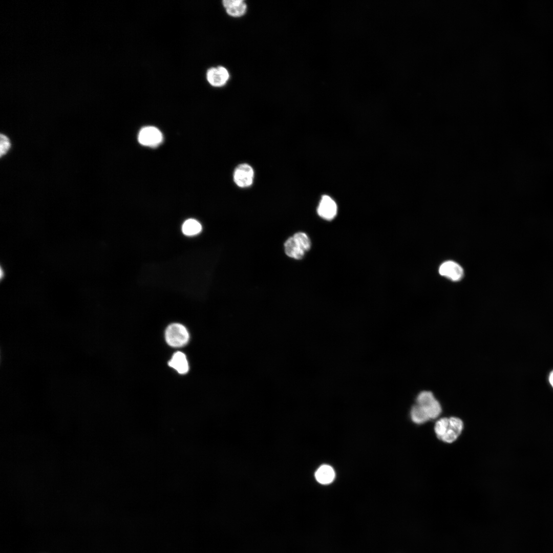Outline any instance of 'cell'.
Wrapping results in <instances>:
<instances>
[{
    "label": "cell",
    "instance_id": "16",
    "mask_svg": "<svg viewBox=\"0 0 553 553\" xmlns=\"http://www.w3.org/2000/svg\"><path fill=\"white\" fill-rule=\"evenodd\" d=\"M449 419L450 428L459 436L463 429V421L460 418L455 416L450 417Z\"/></svg>",
    "mask_w": 553,
    "mask_h": 553
},
{
    "label": "cell",
    "instance_id": "2",
    "mask_svg": "<svg viewBox=\"0 0 553 553\" xmlns=\"http://www.w3.org/2000/svg\"><path fill=\"white\" fill-rule=\"evenodd\" d=\"M167 343L173 347H181L186 345L189 340V334L182 325L174 323L169 325L165 333Z\"/></svg>",
    "mask_w": 553,
    "mask_h": 553
},
{
    "label": "cell",
    "instance_id": "19",
    "mask_svg": "<svg viewBox=\"0 0 553 553\" xmlns=\"http://www.w3.org/2000/svg\"><path fill=\"white\" fill-rule=\"evenodd\" d=\"M549 381H550V382L551 385L553 387V372H552L551 373L550 375Z\"/></svg>",
    "mask_w": 553,
    "mask_h": 553
},
{
    "label": "cell",
    "instance_id": "4",
    "mask_svg": "<svg viewBox=\"0 0 553 553\" xmlns=\"http://www.w3.org/2000/svg\"><path fill=\"white\" fill-rule=\"evenodd\" d=\"M253 169L248 164H241L234 171L233 180L236 184L240 187L244 188L250 186L253 182Z\"/></svg>",
    "mask_w": 553,
    "mask_h": 553
},
{
    "label": "cell",
    "instance_id": "12",
    "mask_svg": "<svg viewBox=\"0 0 553 553\" xmlns=\"http://www.w3.org/2000/svg\"><path fill=\"white\" fill-rule=\"evenodd\" d=\"M182 230L183 233L186 236H194L201 231L202 225L196 220L189 219L183 223Z\"/></svg>",
    "mask_w": 553,
    "mask_h": 553
},
{
    "label": "cell",
    "instance_id": "18",
    "mask_svg": "<svg viewBox=\"0 0 553 553\" xmlns=\"http://www.w3.org/2000/svg\"><path fill=\"white\" fill-rule=\"evenodd\" d=\"M10 147L9 139L4 135H1V156L5 154Z\"/></svg>",
    "mask_w": 553,
    "mask_h": 553
},
{
    "label": "cell",
    "instance_id": "17",
    "mask_svg": "<svg viewBox=\"0 0 553 553\" xmlns=\"http://www.w3.org/2000/svg\"><path fill=\"white\" fill-rule=\"evenodd\" d=\"M459 435L450 428L445 434L440 439L443 442L451 443L455 442L458 438Z\"/></svg>",
    "mask_w": 553,
    "mask_h": 553
},
{
    "label": "cell",
    "instance_id": "9",
    "mask_svg": "<svg viewBox=\"0 0 553 553\" xmlns=\"http://www.w3.org/2000/svg\"><path fill=\"white\" fill-rule=\"evenodd\" d=\"M168 364L180 374H185L188 371V364L186 356L181 352H176Z\"/></svg>",
    "mask_w": 553,
    "mask_h": 553
},
{
    "label": "cell",
    "instance_id": "6",
    "mask_svg": "<svg viewBox=\"0 0 553 553\" xmlns=\"http://www.w3.org/2000/svg\"><path fill=\"white\" fill-rule=\"evenodd\" d=\"M206 78L212 86L219 87L226 84L229 78V74L224 67H212L208 70Z\"/></svg>",
    "mask_w": 553,
    "mask_h": 553
},
{
    "label": "cell",
    "instance_id": "7",
    "mask_svg": "<svg viewBox=\"0 0 553 553\" xmlns=\"http://www.w3.org/2000/svg\"><path fill=\"white\" fill-rule=\"evenodd\" d=\"M439 273L441 275L445 276L453 281H457L462 277L463 270L455 262L447 261L440 266Z\"/></svg>",
    "mask_w": 553,
    "mask_h": 553
},
{
    "label": "cell",
    "instance_id": "15",
    "mask_svg": "<svg viewBox=\"0 0 553 553\" xmlns=\"http://www.w3.org/2000/svg\"><path fill=\"white\" fill-rule=\"evenodd\" d=\"M425 411L430 419H434L438 418L441 414L442 407L436 399Z\"/></svg>",
    "mask_w": 553,
    "mask_h": 553
},
{
    "label": "cell",
    "instance_id": "14",
    "mask_svg": "<svg viewBox=\"0 0 553 553\" xmlns=\"http://www.w3.org/2000/svg\"><path fill=\"white\" fill-rule=\"evenodd\" d=\"M449 429V419L448 417L439 419L434 426V432L438 439H440Z\"/></svg>",
    "mask_w": 553,
    "mask_h": 553
},
{
    "label": "cell",
    "instance_id": "3",
    "mask_svg": "<svg viewBox=\"0 0 553 553\" xmlns=\"http://www.w3.org/2000/svg\"><path fill=\"white\" fill-rule=\"evenodd\" d=\"M162 140L163 136L160 130L152 126L142 128L138 136L139 142L144 146H157L161 143Z\"/></svg>",
    "mask_w": 553,
    "mask_h": 553
},
{
    "label": "cell",
    "instance_id": "10",
    "mask_svg": "<svg viewBox=\"0 0 553 553\" xmlns=\"http://www.w3.org/2000/svg\"><path fill=\"white\" fill-rule=\"evenodd\" d=\"M335 472L330 465L324 464L316 470L315 473L316 480L321 484H328L331 483L335 478Z\"/></svg>",
    "mask_w": 553,
    "mask_h": 553
},
{
    "label": "cell",
    "instance_id": "5",
    "mask_svg": "<svg viewBox=\"0 0 553 553\" xmlns=\"http://www.w3.org/2000/svg\"><path fill=\"white\" fill-rule=\"evenodd\" d=\"M318 215L323 219L331 221L336 216L337 206L336 202L329 196L322 197L317 208Z\"/></svg>",
    "mask_w": 553,
    "mask_h": 553
},
{
    "label": "cell",
    "instance_id": "11",
    "mask_svg": "<svg viewBox=\"0 0 553 553\" xmlns=\"http://www.w3.org/2000/svg\"><path fill=\"white\" fill-rule=\"evenodd\" d=\"M410 417L412 421L417 424H423L430 420L426 411L416 403L411 409Z\"/></svg>",
    "mask_w": 553,
    "mask_h": 553
},
{
    "label": "cell",
    "instance_id": "1",
    "mask_svg": "<svg viewBox=\"0 0 553 553\" xmlns=\"http://www.w3.org/2000/svg\"><path fill=\"white\" fill-rule=\"evenodd\" d=\"M311 241L304 232H299L289 238L284 243L285 253L289 257L300 260L311 247Z\"/></svg>",
    "mask_w": 553,
    "mask_h": 553
},
{
    "label": "cell",
    "instance_id": "13",
    "mask_svg": "<svg viewBox=\"0 0 553 553\" xmlns=\"http://www.w3.org/2000/svg\"><path fill=\"white\" fill-rule=\"evenodd\" d=\"M436 399L432 392L422 391L418 394L416 402V404L426 410L431 405Z\"/></svg>",
    "mask_w": 553,
    "mask_h": 553
},
{
    "label": "cell",
    "instance_id": "8",
    "mask_svg": "<svg viewBox=\"0 0 553 553\" xmlns=\"http://www.w3.org/2000/svg\"><path fill=\"white\" fill-rule=\"evenodd\" d=\"M222 3L227 13L230 16H242L246 11V4L243 0H225Z\"/></svg>",
    "mask_w": 553,
    "mask_h": 553
}]
</instances>
